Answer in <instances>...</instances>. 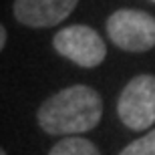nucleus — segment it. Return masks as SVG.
Returning a JSON list of instances; mask_svg holds the SVG:
<instances>
[{"label": "nucleus", "mask_w": 155, "mask_h": 155, "mask_svg": "<svg viewBox=\"0 0 155 155\" xmlns=\"http://www.w3.org/2000/svg\"><path fill=\"white\" fill-rule=\"evenodd\" d=\"M52 46L61 57L73 61L79 67L95 69L105 61L107 48L97 30L85 24H73L61 28L52 38Z\"/></svg>", "instance_id": "nucleus-4"}, {"label": "nucleus", "mask_w": 155, "mask_h": 155, "mask_svg": "<svg viewBox=\"0 0 155 155\" xmlns=\"http://www.w3.org/2000/svg\"><path fill=\"white\" fill-rule=\"evenodd\" d=\"M79 0H14L12 12L20 24L48 28L61 24L77 8Z\"/></svg>", "instance_id": "nucleus-5"}, {"label": "nucleus", "mask_w": 155, "mask_h": 155, "mask_svg": "<svg viewBox=\"0 0 155 155\" xmlns=\"http://www.w3.org/2000/svg\"><path fill=\"white\" fill-rule=\"evenodd\" d=\"M107 35L121 51L145 52L155 46V18L145 10L121 8L107 20Z\"/></svg>", "instance_id": "nucleus-2"}, {"label": "nucleus", "mask_w": 155, "mask_h": 155, "mask_svg": "<svg viewBox=\"0 0 155 155\" xmlns=\"http://www.w3.org/2000/svg\"><path fill=\"white\" fill-rule=\"evenodd\" d=\"M121 123L133 131L149 129L155 123V77L137 75L125 85L117 101Z\"/></svg>", "instance_id": "nucleus-3"}, {"label": "nucleus", "mask_w": 155, "mask_h": 155, "mask_svg": "<svg viewBox=\"0 0 155 155\" xmlns=\"http://www.w3.org/2000/svg\"><path fill=\"white\" fill-rule=\"evenodd\" d=\"M6 36H8L6 28H4V26H0V48H4V46H6Z\"/></svg>", "instance_id": "nucleus-8"}, {"label": "nucleus", "mask_w": 155, "mask_h": 155, "mask_svg": "<svg viewBox=\"0 0 155 155\" xmlns=\"http://www.w3.org/2000/svg\"><path fill=\"white\" fill-rule=\"evenodd\" d=\"M151 2H155V0H151Z\"/></svg>", "instance_id": "nucleus-10"}, {"label": "nucleus", "mask_w": 155, "mask_h": 155, "mask_svg": "<svg viewBox=\"0 0 155 155\" xmlns=\"http://www.w3.org/2000/svg\"><path fill=\"white\" fill-rule=\"evenodd\" d=\"M48 155H101L95 143L83 137H64L51 149Z\"/></svg>", "instance_id": "nucleus-6"}, {"label": "nucleus", "mask_w": 155, "mask_h": 155, "mask_svg": "<svg viewBox=\"0 0 155 155\" xmlns=\"http://www.w3.org/2000/svg\"><path fill=\"white\" fill-rule=\"evenodd\" d=\"M0 155H6V151H0Z\"/></svg>", "instance_id": "nucleus-9"}, {"label": "nucleus", "mask_w": 155, "mask_h": 155, "mask_svg": "<svg viewBox=\"0 0 155 155\" xmlns=\"http://www.w3.org/2000/svg\"><path fill=\"white\" fill-rule=\"evenodd\" d=\"M103 115V101L95 89L87 85L67 87L40 105L36 121L48 135L87 133L95 129Z\"/></svg>", "instance_id": "nucleus-1"}, {"label": "nucleus", "mask_w": 155, "mask_h": 155, "mask_svg": "<svg viewBox=\"0 0 155 155\" xmlns=\"http://www.w3.org/2000/svg\"><path fill=\"white\" fill-rule=\"evenodd\" d=\"M119 155H155V129L129 143Z\"/></svg>", "instance_id": "nucleus-7"}]
</instances>
